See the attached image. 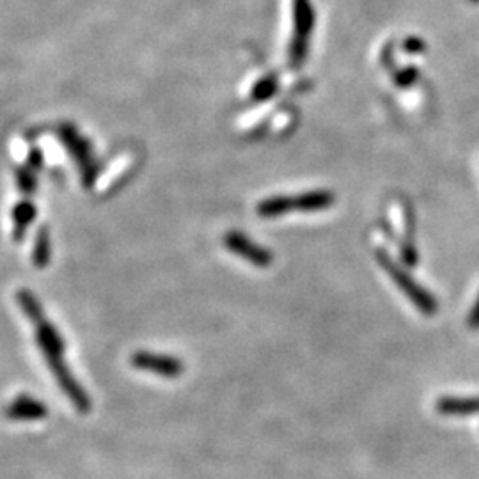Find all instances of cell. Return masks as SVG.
I'll return each mask as SVG.
<instances>
[{
	"label": "cell",
	"mask_w": 479,
	"mask_h": 479,
	"mask_svg": "<svg viewBox=\"0 0 479 479\" xmlns=\"http://www.w3.org/2000/svg\"><path fill=\"white\" fill-rule=\"evenodd\" d=\"M275 91H277V80L273 77H266L255 85L254 91H252V98H254L255 101H265V99L272 98Z\"/></svg>",
	"instance_id": "30bf717a"
},
{
	"label": "cell",
	"mask_w": 479,
	"mask_h": 479,
	"mask_svg": "<svg viewBox=\"0 0 479 479\" xmlns=\"http://www.w3.org/2000/svg\"><path fill=\"white\" fill-rule=\"evenodd\" d=\"M4 414L11 421H41L48 415V408L38 397L20 394L7 404Z\"/></svg>",
	"instance_id": "8992f818"
},
{
	"label": "cell",
	"mask_w": 479,
	"mask_h": 479,
	"mask_svg": "<svg viewBox=\"0 0 479 479\" xmlns=\"http://www.w3.org/2000/svg\"><path fill=\"white\" fill-rule=\"evenodd\" d=\"M224 243H226V247L233 254L247 259V261L259 266V268H265V266H268L273 261V255L268 248L261 247V245L252 241L243 233H238V231H229L226 234V238H224Z\"/></svg>",
	"instance_id": "5b68a950"
},
{
	"label": "cell",
	"mask_w": 479,
	"mask_h": 479,
	"mask_svg": "<svg viewBox=\"0 0 479 479\" xmlns=\"http://www.w3.org/2000/svg\"><path fill=\"white\" fill-rule=\"evenodd\" d=\"M130 364L141 371L153 373V375L165 376V378H177L185 373V362L172 355L153 353L148 350L135 351L130 357Z\"/></svg>",
	"instance_id": "277c9868"
},
{
	"label": "cell",
	"mask_w": 479,
	"mask_h": 479,
	"mask_svg": "<svg viewBox=\"0 0 479 479\" xmlns=\"http://www.w3.org/2000/svg\"><path fill=\"white\" fill-rule=\"evenodd\" d=\"M417 78H419V70H415L414 66L404 67V70H401L400 73L396 75V84L400 85V87H410V85L414 84Z\"/></svg>",
	"instance_id": "8fae6325"
},
{
	"label": "cell",
	"mask_w": 479,
	"mask_h": 479,
	"mask_svg": "<svg viewBox=\"0 0 479 479\" xmlns=\"http://www.w3.org/2000/svg\"><path fill=\"white\" fill-rule=\"evenodd\" d=\"M467 325L470 330H479V294L467 316Z\"/></svg>",
	"instance_id": "5bb4252c"
},
{
	"label": "cell",
	"mask_w": 479,
	"mask_h": 479,
	"mask_svg": "<svg viewBox=\"0 0 479 479\" xmlns=\"http://www.w3.org/2000/svg\"><path fill=\"white\" fill-rule=\"evenodd\" d=\"M401 259L407 266H415L419 261V252L415 250V247L412 243H404L401 247Z\"/></svg>",
	"instance_id": "7c38bea8"
},
{
	"label": "cell",
	"mask_w": 479,
	"mask_h": 479,
	"mask_svg": "<svg viewBox=\"0 0 479 479\" xmlns=\"http://www.w3.org/2000/svg\"><path fill=\"white\" fill-rule=\"evenodd\" d=\"M336 202L332 192L329 190H311L294 197V209L298 211H321Z\"/></svg>",
	"instance_id": "ba28073f"
},
{
	"label": "cell",
	"mask_w": 479,
	"mask_h": 479,
	"mask_svg": "<svg viewBox=\"0 0 479 479\" xmlns=\"http://www.w3.org/2000/svg\"><path fill=\"white\" fill-rule=\"evenodd\" d=\"M403 50L408 53H422L426 50V43L422 41L421 38L412 35V38L404 39L403 41Z\"/></svg>",
	"instance_id": "4fadbf2b"
},
{
	"label": "cell",
	"mask_w": 479,
	"mask_h": 479,
	"mask_svg": "<svg viewBox=\"0 0 479 479\" xmlns=\"http://www.w3.org/2000/svg\"><path fill=\"white\" fill-rule=\"evenodd\" d=\"M376 259H378L380 266L385 270L387 275L394 280L397 287L403 291L404 297L417 307V311L424 316H435L439 312V302H436L435 294L429 293L424 286L417 282L403 266L397 265L385 250L376 252Z\"/></svg>",
	"instance_id": "6da1fadb"
},
{
	"label": "cell",
	"mask_w": 479,
	"mask_h": 479,
	"mask_svg": "<svg viewBox=\"0 0 479 479\" xmlns=\"http://www.w3.org/2000/svg\"><path fill=\"white\" fill-rule=\"evenodd\" d=\"M436 412L442 415H454V417H465V415L479 414V396L475 397H454L444 396L436 401Z\"/></svg>",
	"instance_id": "52a82bcc"
},
{
	"label": "cell",
	"mask_w": 479,
	"mask_h": 479,
	"mask_svg": "<svg viewBox=\"0 0 479 479\" xmlns=\"http://www.w3.org/2000/svg\"><path fill=\"white\" fill-rule=\"evenodd\" d=\"M294 209V197H287V195H275V197H268L258 204V215L265 216V219H273V216L286 215V213Z\"/></svg>",
	"instance_id": "9c48e42d"
},
{
	"label": "cell",
	"mask_w": 479,
	"mask_h": 479,
	"mask_svg": "<svg viewBox=\"0 0 479 479\" xmlns=\"http://www.w3.org/2000/svg\"><path fill=\"white\" fill-rule=\"evenodd\" d=\"M470 2H479V0H470Z\"/></svg>",
	"instance_id": "9a60e30c"
},
{
	"label": "cell",
	"mask_w": 479,
	"mask_h": 479,
	"mask_svg": "<svg viewBox=\"0 0 479 479\" xmlns=\"http://www.w3.org/2000/svg\"><path fill=\"white\" fill-rule=\"evenodd\" d=\"M294 32L290 46V62L298 66L305 59L309 46V35L314 27V9L311 0H294L293 2Z\"/></svg>",
	"instance_id": "7a4b0ae2"
},
{
	"label": "cell",
	"mask_w": 479,
	"mask_h": 479,
	"mask_svg": "<svg viewBox=\"0 0 479 479\" xmlns=\"http://www.w3.org/2000/svg\"><path fill=\"white\" fill-rule=\"evenodd\" d=\"M46 364H48V369L52 371L53 378L57 380V383H59V387L62 389V392L66 394V397L75 407V410H77L78 414H89L92 407L91 397L85 392L84 387L78 383V380L75 378L73 373L70 371L66 360H64L62 357H52L46 358Z\"/></svg>",
	"instance_id": "3957f363"
}]
</instances>
